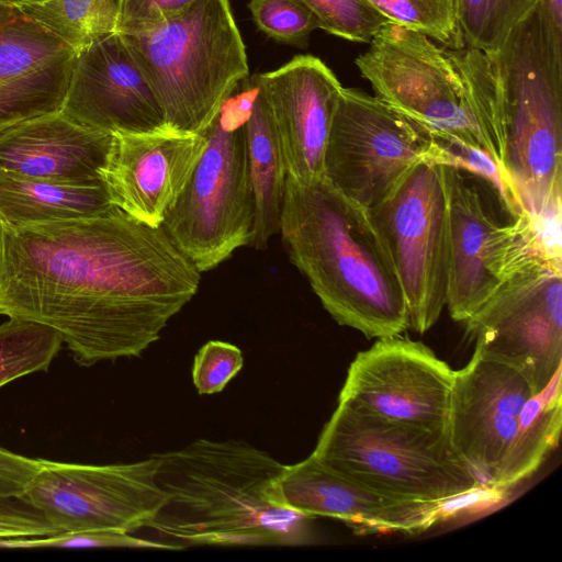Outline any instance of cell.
I'll list each match as a JSON object with an SVG mask.
<instances>
[{
    "label": "cell",
    "mask_w": 562,
    "mask_h": 562,
    "mask_svg": "<svg viewBox=\"0 0 562 562\" xmlns=\"http://www.w3.org/2000/svg\"><path fill=\"white\" fill-rule=\"evenodd\" d=\"M277 488L283 507L311 518L338 519L359 535H418L449 509L448 503L384 495L327 467L313 453L295 464H284Z\"/></svg>",
    "instance_id": "18"
},
{
    "label": "cell",
    "mask_w": 562,
    "mask_h": 562,
    "mask_svg": "<svg viewBox=\"0 0 562 562\" xmlns=\"http://www.w3.org/2000/svg\"><path fill=\"white\" fill-rule=\"evenodd\" d=\"M318 29L356 43L369 44L390 22L366 0H301Z\"/></svg>",
    "instance_id": "28"
},
{
    "label": "cell",
    "mask_w": 562,
    "mask_h": 562,
    "mask_svg": "<svg viewBox=\"0 0 562 562\" xmlns=\"http://www.w3.org/2000/svg\"><path fill=\"white\" fill-rule=\"evenodd\" d=\"M200 274L161 226L116 206L0 225V315L50 327L85 368L142 355L195 295Z\"/></svg>",
    "instance_id": "1"
},
{
    "label": "cell",
    "mask_w": 562,
    "mask_h": 562,
    "mask_svg": "<svg viewBox=\"0 0 562 562\" xmlns=\"http://www.w3.org/2000/svg\"><path fill=\"white\" fill-rule=\"evenodd\" d=\"M166 499L147 528L188 546H301L313 518L283 507L284 464L243 440L196 439L156 453Z\"/></svg>",
    "instance_id": "2"
},
{
    "label": "cell",
    "mask_w": 562,
    "mask_h": 562,
    "mask_svg": "<svg viewBox=\"0 0 562 562\" xmlns=\"http://www.w3.org/2000/svg\"><path fill=\"white\" fill-rule=\"evenodd\" d=\"M463 325L475 352L515 368L541 391L562 364V261L526 254Z\"/></svg>",
    "instance_id": "9"
},
{
    "label": "cell",
    "mask_w": 562,
    "mask_h": 562,
    "mask_svg": "<svg viewBox=\"0 0 562 562\" xmlns=\"http://www.w3.org/2000/svg\"><path fill=\"white\" fill-rule=\"evenodd\" d=\"M40 460L37 474L20 498L59 532L147 528L166 499L156 482V453L119 464Z\"/></svg>",
    "instance_id": "13"
},
{
    "label": "cell",
    "mask_w": 562,
    "mask_h": 562,
    "mask_svg": "<svg viewBox=\"0 0 562 562\" xmlns=\"http://www.w3.org/2000/svg\"><path fill=\"white\" fill-rule=\"evenodd\" d=\"M241 350L233 344L210 340L196 352L192 368L193 384L200 395L221 392L241 370Z\"/></svg>",
    "instance_id": "31"
},
{
    "label": "cell",
    "mask_w": 562,
    "mask_h": 562,
    "mask_svg": "<svg viewBox=\"0 0 562 562\" xmlns=\"http://www.w3.org/2000/svg\"><path fill=\"white\" fill-rule=\"evenodd\" d=\"M312 453L335 471L398 499L446 504L485 490L448 434L340 403Z\"/></svg>",
    "instance_id": "7"
},
{
    "label": "cell",
    "mask_w": 562,
    "mask_h": 562,
    "mask_svg": "<svg viewBox=\"0 0 562 562\" xmlns=\"http://www.w3.org/2000/svg\"><path fill=\"white\" fill-rule=\"evenodd\" d=\"M206 144V131L113 133L99 171L110 202L133 218L160 227Z\"/></svg>",
    "instance_id": "17"
},
{
    "label": "cell",
    "mask_w": 562,
    "mask_h": 562,
    "mask_svg": "<svg viewBox=\"0 0 562 562\" xmlns=\"http://www.w3.org/2000/svg\"><path fill=\"white\" fill-rule=\"evenodd\" d=\"M123 36L151 85L169 132L204 133L249 75L229 0H196L153 30Z\"/></svg>",
    "instance_id": "6"
},
{
    "label": "cell",
    "mask_w": 562,
    "mask_h": 562,
    "mask_svg": "<svg viewBox=\"0 0 562 562\" xmlns=\"http://www.w3.org/2000/svg\"><path fill=\"white\" fill-rule=\"evenodd\" d=\"M63 346L50 327L9 317L0 324V387L31 373L47 371Z\"/></svg>",
    "instance_id": "25"
},
{
    "label": "cell",
    "mask_w": 562,
    "mask_h": 562,
    "mask_svg": "<svg viewBox=\"0 0 562 562\" xmlns=\"http://www.w3.org/2000/svg\"><path fill=\"white\" fill-rule=\"evenodd\" d=\"M540 0H456L457 23L462 47L486 54L499 49L509 33Z\"/></svg>",
    "instance_id": "26"
},
{
    "label": "cell",
    "mask_w": 562,
    "mask_h": 562,
    "mask_svg": "<svg viewBox=\"0 0 562 562\" xmlns=\"http://www.w3.org/2000/svg\"><path fill=\"white\" fill-rule=\"evenodd\" d=\"M41 468V460L0 447V497H21Z\"/></svg>",
    "instance_id": "34"
},
{
    "label": "cell",
    "mask_w": 562,
    "mask_h": 562,
    "mask_svg": "<svg viewBox=\"0 0 562 562\" xmlns=\"http://www.w3.org/2000/svg\"><path fill=\"white\" fill-rule=\"evenodd\" d=\"M391 22L423 33L441 46L462 47L456 0H366Z\"/></svg>",
    "instance_id": "27"
},
{
    "label": "cell",
    "mask_w": 562,
    "mask_h": 562,
    "mask_svg": "<svg viewBox=\"0 0 562 562\" xmlns=\"http://www.w3.org/2000/svg\"><path fill=\"white\" fill-rule=\"evenodd\" d=\"M396 269L409 327L425 334L446 307L449 210L446 166L424 160L368 209Z\"/></svg>",
    "instance_id": "11"
},
{
    "label": "cell",
    "mask_w": 562,
    "mask_h": 562,
    "mask_svg": "<svg viewBox=\"0 0 562 562\" xmlns=\"http://www.w3.org/2000/svg\"><path fill=\"white\" fill-rule=\"evenodd\" d=\"M255 86L231 97L206 130L207 144L161 227L200 273L249 246L255 225L245 122Z\"/></svg>",
    "instance_id": "8"
},
{
    "label": "cell",
    "mask_w": 562,
    "mask_h": 562,
    "mask_svg": "<svg viewBox=\"0 0 562 562\" xmlns=\"http://www.w3.org/2000/svg\"><path fill=\"white\" fill-rule=\"evenodd\" d=\"M43 548L183 549L176 543L153 541L120 531H60L43 537L0 538V549Z\"/></svg>",
    "instance_id": "30"
},
{
    "label": "cell",
    "mask_w": 562,
    "mask_h": 562,
    "mask_svg": "<svg viewBox=\"0 0 562 562\" xmlns=\"http://www.w3.org/2000/svg\"><path fill=\"white\" fill-rule=\"evenodd\" d=\"M59 532L20 497H0V538L43 537Z\"/></svg>",
    "instance_id": "33"
},
{
    "label": "cell",
    "mask_w": 562,
    "mask_h": 562,
    "mask_svg": "<svg viewBox=\"0 0 562 562\" xmlns=\"http://www.w3.org/2000/svg\"><path fill=\"white\" fill-rule=\"evenodd\" d=\"M254 83L277 132L288 176L299 181L324 178V155L335 109L342 90L319 58L293 57Z\"/></svg>",
    "instance_id": "19"
},
{
    "label": "cell",
    "mask_w": 562,
    "mask_h": 562,
    "mask_svg": "<svg viewBox=\"0 0 562 562\" xmlns=\"http://www.w3.org/2000/svg\"><path fill=\"white\" fill-rule=\"evenodd\" d=\"M561 371L541 391L515 368L475 351L454 371L448 437L485 490L518 484L558 447Z\"/></svg>",
    "instance_id": "5"
},
{
    "label": "cell",
    "mask_w": 562,
    "mask_h": 562,
    "mask_svg": "<svg viewBox=\"0 0 562 562\" xmlns=\"http://www.w3.org/2000/svg\"><path fill=\"white\" fill-rule=\"evenodd\" d=\"M434 137L375 95L342 88L324 155V178L340 193L371 209L419 162Z\"/></svg>",
    "instance_id": "12"
},
{
    "label": "cell",
    "mask_w": 562,
    "mask_h": 562,
    "mask_svg": "<svg viewBox=\"0 0 562 562\" xmlns=\"http://www.w3.org/2000/svg\"><path fill=\"white\" fill-rule=\"evenodd\" d=\"M355 64L376 98L435 140L487 153L460 76L443 46L390 21Z\"/></svg>",
    "instance_id": "10"
},
{
    "label": "cell",
    "mask_w": 562,
    "mask_h": 562,
    "mask_svg": "<svg viewBox=\"0 0 562 562\" xmlns=\"http://www.w3.org/2000/svg\"><path fill=\"white\" fill-rule=\"evenodd\" d=\"M75 57L18 7L0 2V130L60 111Z\"/></svg>",
    "instance_id": "20"
},
{
    "label": "cell",
    "mask_w": 562,
    "mask_h": 562,
    "mask_svg": "<svg viewBox=\"0 0 562 562\" xmlns=\"http://www.w3.org/2000/svg\"><path fill=\"white\" fill-rule=\"evenodd\" d=\"M115 207L103 183H67L0 170V225L32 224L95 216Z\"/></svg>",
    "instance_id": "22"
},
{
    "label": "cell",
    "mask_w": 562,
    "mask_h": 562,
    "mask_svg": "<svg viewBox=\"0 0 562 562\" xmlns=\"http://www.w3.org/2000/svg\"><path fill=\"white\" fill-rule=\"evenodd\" d=\"M13 5L76 54L117 32L119 0H41Z\"/></svg>",
    "instance_id": "24"
},
{
    "label": "cell",
    "mask_w": 562,
    "mask_h": 562,
    "mask_svg": "<svg viewBox=\"0 0 562 562\" xmlns=\"http://www.w3.org/2000/svg\"><path fill=\"white\" fill-rule=\"evenodd\" d=\"M248 8L257 27L278 42L306 47L310 34L318 29L301 0H250Z\"/></svg>",
    "instance_id": "29"
},
{
    "label": "cell",
    "mask_w": 562,
    "mask_h": 562,
    "mask_svg": "<svg viewBox=\"0 0 562 562\" xmlns=\"http://www.w3.org/2000/svg\"><path fill=\"white\" fill-rule=\"evenodd\" d=\"M196 0H119L117 32L137 34L177 16Z\"/></svg>",
    "instance_id": "32"
},
{
    "label": "cell",
    "mask_w": 562,
    "mask_h": 562,
    "mask_svg": "<svg viewBox=\"0 0 562 562\" xmlns=\"http://www.w3.org/2000/svg\"><path fill=\"white\" fill-rule=\"evenodd\" d=\"M488 56L499 93L502 172L532 223L561 220L562 29L539 1Z\"/></svg>",
    "instance_id": "4"
},
{
    "label": "cell",
    "mask_w": 562,
    "mask_h": 562,
    "mask_svg": "<svg viewBox=\"0 0 562 562\" xmlns=\"http://www.w3.org/2000/svg\"><path fill=\"white\" fill-rule=\"evenodd\" d=\"M293 265L341 326L367 338L409 328L406 299L370 212L325 178H286L280 231Z\"/></svg>",
    "instance_id": "3"
},
{
    "label": "cell",
    "mask_w": 562,
    "mask_h": 562,
    "mask_svg": "<svg viewBox=\"0 0 562 562\" xmlns=\"http://www.w3.org/2000/svg\"><path fill=\"white\" fill-rule=\"evenodd\" d=\"M60 112L108 133L165 130L161 108L123 34L100 37L76 54Z\"/></svg>",
    "instance_id": "16"
},
{
    "label": "cell",
    "mask_w": 562,
    "mask_h": 562,
    "mask_svg": "<svg viewBox=\"0 0 562 562\" xmlns=\"http://www.w3.org/2000/svg\"><path fill=\"white\" fill-rule=\"evenodd\" d=\"M554 24L562 29V0H540Z\"/></svg>",
    "instance_id": "35"
},
{
    "label": "cell",
    "mask_w": 562,
    "mask_h": 562,
    "mask_svg": "<svg viewBox=\"0 0 562 562\" xmlns=\"http://www.w3.org/2000/svg\"><path fill=\"white\" fill-rule=\"evenodd\" d=\"M35 1H41V0H0V2L8 3V4H19V3H27V2H35Z\"/></svg>",
    "instance_id": "36"
},
{
    "label": "cell",
    "mask_w": 562,
    "mask_h": 562,
    "mask_svg": "<svg viewBox=\"0 0 562 562\" xmlns=\"http://www.w3.org/2000/svg\"><path fill=\"white\" fill-rule=\"evenodd\" d=\"M245 134L256 207L249 246L263 250L280 231L288 172L267 104L256 86Z\"/></svg>",
    "instance_id": "23"
},
{
    "label": "cell",
    "mask_w": 562,
    "mask_h": 562,
    "mask_svg": "<svg viewBox=\"0 0 562 562\" xmlns=\"http://www.w3.org/2000/svg\"><path fill=\"white\" fill-rule=\"evenodd\" d=\"M446 177L449 210L446 307L453 321L463 323L487 301L516 261L531 250H541L528 215L507 223L499 220L483 192L484 181L450 166H446Z\"/></svg>",
    "instance_id": "14"
},
{
    "label": "cell",
    "mask_w": 562,
    "mask_h": 562,
    "mask_svg": "<svg viewBox=\"0 0 562 562\" xmlns=\"http://www.w3.org/2000/svg\"><path fill=\"white\" fill-rule=\"evenodd\" d=\"M112 134L85 126L60 111L0 130V170L67 183H103Z\"/></svg>",
    "instance_id": "21"
},
{
    "label": "cell",
    "mask_w": 562,
    "mask_h": 562,
    "mask_svg": "<svg viewBox=\"0 0 562 562\" xmlns=\"http://www.w3.org/2000/svg\"><path fill=\"white\" fill-rule=\"evenodd\" d=\"M453 380L454 370L423 342L382 337L357 353L338 403L448 434Z\"/></svg>",
    "instance_id": "15"
}]
</instances>
